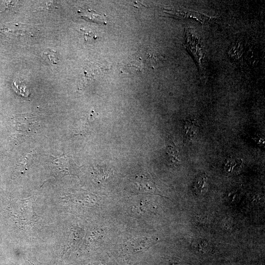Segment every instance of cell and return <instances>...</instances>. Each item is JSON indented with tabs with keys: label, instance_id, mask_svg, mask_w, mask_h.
<instances>
[{
	"label": "cell",
	"instance_id": "5b68a950",
	"mask_svg": "<svg viewBox=\"0 0 265 265\" xmlns=\"http://www.w3.org/2000/svg\"><path fill=\"white\" fill-rule=\"evenodd\" d=\"M191 39H192V41H191L188 36L186 34V38L188 39L191 43H192V45H191L189 43L186 42V46L189 51L192 54H193V55L194 56L196 60L197 61L198 66L199 68H200L201 67V59L202 57V54L200 42L198 40L197 38H194L193 34H191Z\"/></svg>",
	"mask_w": 265,
	"mask_h": 265
},
{
	"label": "cell",
	"instance_id": "30bf717a",
	"mask_svg": "<svg viewBox=\"0 0 265 265\" xmlns=\"http://www.w3.org/2000/svg\"><path fill=\"white\" fill-rule=\"evenodd\" d=\"M146 59L148 63L152 67H157L163 61V56L155 51H148L145 53Z\"/></svg>",
	"mask_w": 265,
	"mask_h": 265
},
{
	"label": "cell",
	"instance_id": "8992f818",
	"mask_svg": "<svg viewBox=\"0 0 265 265\" xmlns=\"http://www.w3.org/2000/svg\"><path fill=\"white\" fill-rule=\"evenodd\" d=\"M142 69V61L141 58L137 57L124 64L122 72L131 74L141 72Z\"/></svg>",
	"mask_w": 265,
	"mask_h": 265
},
{
	"label": "cell",
	"instance_id": "ba28073f",
	"mask_svg": "<svg viewBox=\"0 0 265 265\" xmlns=\"http://www.w3.org/2000/svg\"><path fill=\"white\" fill-rule=\"evenodd\" d=\"M208 186V178L205 174H202L196 178L193 185V188L196 194H202L207 191Z\"/></svg>",
	"mask_w": 265,
	"mask_h": 265
},
{
	"label": "cell",
	"instance_id": "6da1fadb",
	"mask_svg": "<svg viewBox=\"0 0 265 265\" xmlns=\"http://www.w3.org/2000/svg\"><path fill=\"white\" fill-rule=\"evenodd\" d=\"M34 199L30 197L18 200L13 208V216L16 223L22 228L32 227L38 221L39 216L33 207Z\"/></svg>",
	"mask_w": 265,
	"mask_h": 265
},
{
	"label": "cell",
	"instance_id": "7c38bea8",
	"mask_svg": "<svg viewBox=\"0 0 265 265\" xmlns=\"http://www.w3.org/2000/svg\"><path fill=\"white\" fill-rule=\"evenodd\" d=\"M12 86L15 91L23 97H27L29 94L27 86L23 80H15L12 83Z\"/></svg>",
	"mask_w": 265,
	"mask_h": 265
},
{
	"label": "cell",
	"instance_id": "7a4b0ae2",
	"mask_svg": "<svg viewBox=\"0 0 265 265\" xmlns=\"http://www.w3.org/2000/svg\"><path fill=\"white\" fill-rule=\"evenodd\" d=\"M164 12L172 17L177 19H194L201 23H205L213 19V17L198 11L186 9H165Z\"/></svg>",
	"mask_w": 265,
	"mask_h": 265
},
{
	"label": "cell",
	"instance_id": "52a82bcc",
	"mask_svg": "<svg viewBox=\"0 0 265 265\" xmlns=\"http://www.w3.org/2000/svg\"><path fill=\"white\" fill-rule=\"evenodd\" d=\"M81 229L79 228H73L69 237L67 245L64 250V254L70 251L75 247L82 237Z\"/></svg>",
	"mask_w": 265,
	"mask_h": 265
},
{
	"label": "cell",
	"instance_id": "4fadbf2b",
	"mask_svg": "<svg viewBox=\"0 0 265 265\" xmlns=\"http://www.w3.org/2000/svg\"><path fill=\"white\" fill-rule=\"evenodd\" d=\"M193 247L198 252L202 254H207L212 251V245L206 240L196 241L193 243Z\"/></svg>",
	"mask_w": 265,
	"mask_h": 265
},
{
	"label": "cell",
	"instance_id": "9c48e42d",
	"mask_svg": "<svg viewBox=\"0 0 265 265\" xmlns=\"http://www.w3.org/2000/svg\"><path fill=\"white\" fill-rule=\"evenodd\" d=\"M166 152L173 165L177 166L181 163L179 151L172 141L168 144L166 148Z\"/></svg>",
	"mask_w": 265,
	"mask_h": 265
},
{
	"label": "cell",
	"instance_id": "2e32d148",
	"mask_svg": "<svg viewBox=\"0 0 265 265\" xmlns=\"http://www.w3.org/2000/svg\"><path fill=\"white\" fill-rule=\"evenodd\" d=\"M27 265H35V264H34L32 263H31V262H30L29 261H28V262L27 263Z\"/></svg>",
	"mask_w": 265,
	"mask_h": 265
},
{
	"label": "cell",
	"instance_id": "9a60e30c",
	"mask_svg": "<svg viewBox=\"0 0 265 265\" xmlns=\"http://www.w3.org/2000/svg\"><path fill=\"white\" fill-rule=\"evenodd\" d=\"M82 31H83V34L85 36L86 40H87V38L92 40H94L97 38V36L96 35L95 33L93 31H86L83 30H82Z\"/></svg>",
	"mask_w": 265,
	"mask_h": 265
},
{
	"label": "cell",
	"instance_id": "e0dca14e",
	"mask_svg": "<svg viewBox=\"0 0 265 265\" xmlns=\"http://www.w3.org/2000/svg\"><path fill=\"white\" fill-rule=\"evenodd\" d=\"M102 265L97 264V265Z\"/></svg>",
	"mask_w": 265,
	"mask_h": 265
},
{
	"label": "cell",
	"instance_id": "277c9868",
	"mask_svg": "<svg viewBox=\"0 0 265 265\" xmlns=\"http://www.w3.org/2000/svg\"><path fill=\"white\" fill-rule=\"evenodd\" d=\"M152 242V240L149 238H134L127 243V250L131 254L141 253L147 249Z\"/></svg>",
	"mask_w": 265,
	"mask_h": 265
},
{
	"label": "cell",
	"instance_id": "8fae6325",
	"mask_svg": "<svg viewBox=\"0 0 265 265\" xmlns=\"http://www.w3.org/2000/svg\"><path fill=\"white\" fill-rule=\"evenodd\" d=\"M185 135L189 140L193 139L198 132V127L196 122L193 120L187 121L184 125Z\"/></svg>",
	"mask_w": 265,
	"mask_h": 265
},
{
	"label": "cell",
	"instance_id": "3957f363",
	"mask_svg": "<svg viewBox=\"0 0 265 265\" xmlns=\"http://www.w3.org/2000/svg\"><path fill=\"white\" fill-rule=\"evenodd\" d=\"M50 167L51 173L55 178H61L71 173L69 161L64 158H60L53 160Z\"/></svg>",
	"mask_w": 265,
	"mask_h": 265
},
{
	"label": "cell",
	"instance_id": "5bb4252c",
	"mask_svg": "<svg viewBox=\"0 0 265 265\" xmlns=\"http://www.w3.org/2000/svg\"><path fill=\"white\" fill-rule=\"evenodd\" d=\"M240 165L241 163L240 162V160L239 159H228L226 162L225 168L227 170V172H233V171L234 170L235 166L240 167Z\"/></svg>",
	"mask_w": 265,
	"mask_h": 265
}]
</instances>
